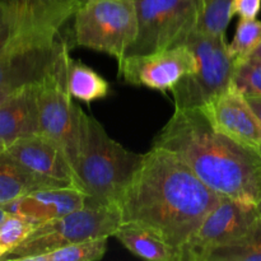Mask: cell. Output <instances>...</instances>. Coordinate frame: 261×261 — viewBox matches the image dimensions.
Segmentation results:
<instances>
[{"label":"cell","instance_id":"18","mask_svg":"<svg viewBox=\"0 0 261 261\" xmlns=\"http://www.w3.org/2000/svg\"><path fill=\"white\" fill-rule=\"evenodd\" d=\"M68 87L73 98L86 103L105 98L110 92L106 79L84 63L71 58L68 68Z\"/></svg>","mask_w":261,"mask_h":261},{"label":"cell","instance_id":"17","mask_svg":"<svg viewBox=\"0 0 261 261\" xmlns=\"http://www.w3.org/2000/svg\"><path fill=\"white\" fill-rule=\"evenodd\" d=\"M132 254L150 261H181L180 250L135 223H121L114 234Z\"/></svg>","mask_w":261,"mask_h":261},{"label":"cell","instance_id":"4","mask_svg":"<svg viewBox=\"0 0 261 261\" xmlns=\"http://www.w3.org/2000/svg\"><path fill=\"white\" fill-rule=\"evenodd\" d=\"M121 226V214L115 205L86 206L33 228L24 241L2 260L32 261L33 257L74 242L111 237Z\"/></svg>","mask_w":261,"mask_h":261},{"label":"cell","instance_id":"29","mask_svg":"<svg viewBox=\"0 0 261 261\" xmlns=\"http://www.w3.org/2000/svg\"><path fill=\"white\" fill-rule=\"evenodd\" d=\"M246 59H255V60H261V40L256 45V47L250 53V55Z\"/></svg>","mask_w":261,"mask_h":261},{"label":"cell","instance_id":"14","mask_svg":"<svg viewBox=\"0 0 261 261\" xmlns=\"http://www.w3.org/2000/svg\"><path fill=\"white\" fill-rule=\"evenodd\" d=\"M87 194L75 188H50L32 191L5 204L9 213L19 214L35 226L60 218L86 206Z\"/></svg>","mask_w":261,"mask_h":261},{"label":"cell","instance_id":"6","mask_svg":"<svg viewBox=\"0 0 261 261\" xmlns=\"http://www.w3.org/2000/svg\"><path fill=\"white\" fill-rule=\"evenodd\" d=\"M138 30L134 0H88L74 13L76 45L109 54L117 61L126 56Z\"/></svg>","mask_w":261,"mask_h":261},{"label":"cell","instance_id":"30","mask_svg":"<svg viewBox=\"0 0 261 261\" xmlns=\"http://www.w3.org/2000/svg\"><path fill=\"white\" fill-rule=\"evenodd\" d=\"M8 216H9V212H8V211H5V209H4V206H3V205H0V224H2V222L4 221V219L7 218Z\"/></svg>","mask_w":261,"mask_h":261},{"label":"cell","instance_id":"34","mask_svg":"<svg viewBox=\"0 0 261 261\" xmlns=\"http://www.w3.org/2000/svg\"><path fill=\"white\" fill-rule=\"evenodd\" d=\"M3 256H4V251H3V250L0 249V260L3 259Z\"/></svg>","mask_w":261,"mask_h":261},{"label":"cell","instance_id":"9","mask_svg":"<svg viewBox=\"0 0 261 261\" xmlns=\"http://www.w3.org/2000/svg\"><path fill=\"white\" fill-rule=\"evenodd\" d=\"M259 217L254 204L222 196L195 233L180 249L181 261H205L214 249L244 236Z\"/></svg>","mask_w":261,"mask_h":261},{"label":"cell","instance_id":"19","mask_svg":"<svg viewBox=\"0 0 261 261\" xmlns=\"http://www.w3.org/2000/svg\"><path fill=\"white\" fill-rule=\"evenodd\" d=\"M205 261H261V217L244 236L214 249Z\"/></svg>","mask_w":261,"mask_h":261},{"label":"cell","instance_id":"33","mask_svg":"<svg viewBox=\"0 0 261 261\" xmlns=\"http://www.w3.org/2000/svg\"><path fill=\"white\" fill-rule=\"evenodd\" d=\"M256 208H257V212H259V216L261 217V200L259 201V204L256 205Z\"/></svg>","mask_w":261,"mask_h":261},{"label":"cell","instance_id":"12","mask_svg":"<svg viewBox=\"0 0 261 261\" xmlns=\"http://www.w3.org/2000/svg\"><path fill=\"white\" fill-rule=\"evenodd\" d=\"M65 46V41L56 38L22 46L0 55V86L23 87L42 82Z\"/></svg>","mask_w":261,"mask_h":261},{"label":"cell","instance_id":"13","mask_svg":"<svg viewBox=\"0 0 261 261\" xmlns=\"http://www.w3.org/2000/svg\"><path fill=\"white\" fill-rule=\"evenodd\" d=\"M201 110L218 132L245 145L261 148V122L239 91L228 89Z\"/></svg>","mask_w":261,"mask_h":261},{"label":"cell","instance_id":"26","mask_svg":"<svg viewBox=\"0 0 261 261\" xmlns=\"http://www.w3.org/2000/svg\"><path fill=\"white\" fill-rule=\"evenodd\" d=\"M261 9V0H233L232 14L240 18H256Z\"/></svg>","mask_w":261,"mask_h":261},{"label":"cell","instance_id":"7","mask_svg":"<svg viewBox=\"0 0 261 261\" xmlns=\"http://www.w3.org/2000/svg\"><path fill=\"white\" fill-rule=\"evenodd\" d=\"M70 54L68 45L42 82L38 83L41 134L64 148L71 165L75 163L83 140L86 112L73 102L68 87Z\"/></svg>","mask_w":261,"mask_h":261},{"label":"cell","instance_id":"8","mask_svg":"<svg viewBox=\"0 0 261 261\" xmlns=\"http://www.w3.org/2000/svg\"><path fill=\"white\" fill-rule=\"evenodd\" d=\"M134 2L139 30L126 56L145 55L185 45L200 23L201 0Z\"/></svg>","mask_w":261,"mask_h":261},{"label":"cell","instance_id":"5","mask_svg":"<svg viewBox=\"0 0 261 261\" xmlns=\"http://www.w3.org/2000/svg\"><path fill=\"white\" fill-rule=\"evenodd\" d=\"M186 45L198 60L196 70L184 76L172 89L175 110L203 109L232 88L236 61L228 54L226 36H214L198 28Z\"/></svg>","mask_w":261,"mask_h":261},{"label":"cell","instance_id":"32","mask_svg":"<svg viewBox=\"0 0 261 261\" xmlns=\"http://www.w3.org/2000/svg\"><path fill=\"white\" fill-rule=\"evenodd\" d=\"M75 2H76V4H78V8H79V7H81V5H83L84 3L88 2V0H75ZM76 10H78V9H76Z\"/></svg>","mask_w":261,"mask_h":261},{"label":"cell","instance_id":"11","mask_svg":"<svg viewBox=\"0 0 261 261\" xmlns=\"http://www.w3.org/2000/svg\"><path fill=\"white\" fill-rule=\"evenodd\" d=\"M5 152L30 172L66 188L82 190L73 165L64 148L46 135L23 138L12 143Z\"/></svg>","mask_w":261,"mask_h":261},{"label":"cell","instance_id":"10","mask_svg":"<svg viewBox=\"0 0 261 261\" xmlns=\"http://www.w3.org/2000/svg\"><path fill=\"white\" fill-rule=\"evenodd\" d=\"M196 66L195 54L185 43L157 53L126 56L119 61V76L133 86L167 92L195 71Z\"/></svg>","mask_w":261,"mask_h":261},{"label":"cell","instance_id":"25","mask_svg":"<svg viewBox=\"0 0 261 261\" xmlns=\"http://www.w3.org/2000/svg\"><path fill=\"white\" fill-rule=\"evenodd\" d=\"M58 38V37H56ZM56 38H25L14 35L10 30L4 25H0V55L8 53L14 48L22 47V46L33 45V43L47 42V41L56 40Z\"/></svg>","mask_w":261,"mask_h":261},{"label":"cell","instance_id":"16","mask_svg":"<svg viewBox=\"0 0 261 261\" xmlns=\"http://www.w3.org/2000/svg\"><path fill=\"white\" fill-rule=\"evenodd\" d=\"M50 188L66 186L30 172L5 150L0 153V205L12 203L32 191Z\"/></svg>","mask_w":261,"mask_h":261},{"label":"cell","instance_id":"22","mask_svg":"<svg viewBox=\"0 0 261 261\" xmlns=\"http://www.w3.org/2000/svg\"><path fill=\"white\" fill-rule=\"evenodd\" d=\"M261 40V20L252 18H240L236 33L228 45V54L234 61L245 60Z\"/></svg>","mask_w":261,"mask_h":261},{"label":"cell","instance_id":"24","mask_svg":"<svg viewBox=\"0 0 261 261\" xmlns=\"http://www.w3.org/2000/svg\"><path fill=\"white\" fill-rule=\"evenodd\" d=\"M35 227V224L24 217L9 213L0 224V249L4 251V256L24 241Z\"/></svg>","mask_w":261,"mask_h":261},{"label":"cell","instance_id":"2","mask_svg":"<svg viewBox=\"0 0 261 261\" xmlns=\"http://www.w3.org/2000/svg\"><path fill=\"white\" fill-rule=\"evenodd\" d=\"M153 147L175 153L219 195L254 205L261 200L260 149L218 132L201 109L175 110Z\"/></svg>","mask_w":261,"mask_h":261},{"label":"cell","instance_id":"3","mask_svg":"<svg viewBox=\"0 0 261 261\" xmlns=\"http://www.w3.org/2000/svg\"><path fill=\"white\" fill-rule=\"evenodd\" d=\"M142 160L143 154L127 150L93 116L86 115L74 171L82 191L87 194V203L117 206Z\"/></svg>","mask_w":261,"mask_h":261},{"label":"cell","instance_id":"35","mask_svg":"<svg viewBox=\"0 0 261 261\" xmlns=\"http://www.w3.org/2000/svg\"><path fill=\"white\" fill-rule=\"evenodd\" d=\"M260 152H261V148H260Z\"/></svg>","mask_w":261,"mask_h":261},{"label":"cell","instance_id":"27","mask_svg":"<svg viewBox=\"0 0 261 261\" xmlns=\"http://www.w3.org/2000/svg\"><path fill=\"white\" fill-rule=\"evenodd\" d=\"M23 87H24V86H23ZM20 88H22V87L0 86V105L4 103V102L7 101L8 98H10V97H12L13 94L15 93V92L19 91Z\"/></svg>","mask_w":261,"mask_h":261},{"label":"cell","instance_id":"28","mask_svg":"<svg viewBox=\"0 0 261 261\" xmlns=\"http://www.w3.org/2000/svg\"><path fill=\"white\" fill-rule=\"evenodd\" d=\"M261 122V96H245Z\"/></svg>","mask_w":261,"mask_h":261},{"label":"cell","instance_id":"20","mask_svg":"<svg viewBox=\"0 0 261 261\" xmlns=\"http://www.w3.org/2000/svg\"><path fill=\"white\" fill-rule=\"evenodd\" d=\"M109 237L74 242L33 257L32 261H96L107 251Z\"/></svg>","mask_w":261,"mask_h":261},{"label":"cell","instance_id":"1","mask_svg":"<svg viewBox=\"0 0 261 261\" xmlns=\"http://www.w3.org/2000/svg\"><path fill=\"white\" fill-rule=\"evenodd\" d=\"M222 195L175 153L152 147L120 198L121 223H135L180 250Z\"/></svg>","mask_w":261,"mask_h":261},{"label":"cell","instance_id":"21","mask_svg":"<svg viewBox=\"0 0 261 261\" xmlns=\"http://www.w3.org/2000/svg\"><path fill=\"white\" fill-rule=\"evenodd\" d=\"M233 0H201L199 30L214 36H226L231 22Z\"/></svg>","mask_w":261,"mask_h":261},{"label":"cell","instance_id":"15","mask_svg":"<svg viewBox=\"0 0 261 261\" xmlns=\"http://www.w3.org/2000/svg\"><path fill=\"white\" fill-rule=\"evenodd\" d=\"M41 134L38 83L24 86L0 105V140L9 147L23 138Z\"/></svg>","mask_w":261,"mask_h":261},{"label":"cell","instance_id":"31","mask_svg":"<svg viewBox=\"0 0 261 261\" xmlns=\"http://www.w3.org/2000/svg\"><path fill=\"white\" fill-rule=\"evenodd\" d=\"M7 148H8V145L5 144L4 142H2V140H0V153H2V152H4V150L7 149Z\"/></svg>","mask_w":261,"mask_h":261},{"label":"cell","instance_id":"23","mask_svg":"<svg viewBox=\"0 0 261 261\" xmlns=\"http://www.w3.org/2000/svg\"><path fill=\"white\" fill-rule=\"evenodd\" d=\"M232 88L244 96H261V60L245 59L237 63Z\"/></svg>","mask_w":261,"mask_h":261}]
</instances>
